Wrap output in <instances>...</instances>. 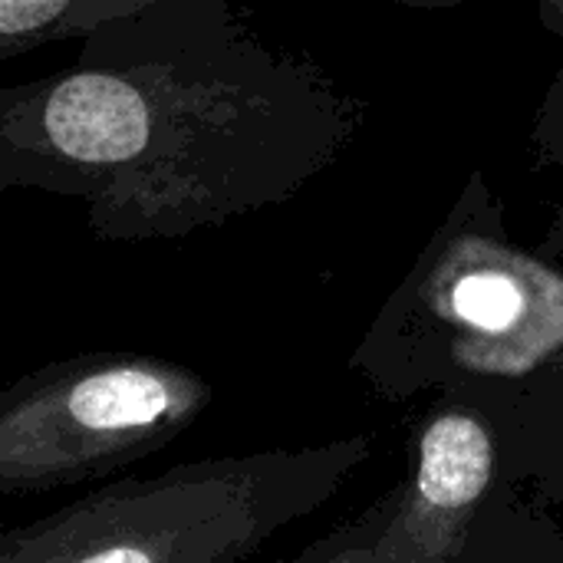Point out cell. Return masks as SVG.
Instances as JSON below:
<instances>
[{
	"label": "cell",
	"mask_w": 563,
	"mask_h": 563,
	"mask_svg": "<svg viewBox=\"0 0 563 563\" xmlns=\"http://www.w3.org/2000/svg\"><path fill=\"white\" fill-rule=\"evenodd\" d=\"M563 366V264L521 247L485 172L389 294L350 369L386 399L528 379Z\"/></svg>",
	"instance_id": "cell-2"
},
{
	"label": "cell",
	"mask_w": 563,
	"mask_h": 563,
	"mask_svg": "<svg viewBox=\"0 0 563 563\" xmlns=\"http://www.w3.org/2000/svg\"><path fill=\"white\" fill-rule=\"evenodd\" d=\"M538 16L544 30L563 43V0H538Z\"/></svg>",
	"instance_id": "cell-9"
},
{
	"label": "cell",
	"mask_w": 563,
	"mask_h": 563,
	"mask_svg": "<svg viewBox=\"0 0 563 563\" xmlns=\"http://www.w3.org/2000/svg\"><path fill=\"white\" fill-rule=\"evenodd\" d=\"M561 373H563V366H561Z\"/></svg>",
	"instance_id": "cell-11"
},
{
	"label": "cell",
	"mask_w": 563,
	"mask_h": 563,
	"mask_svg": "<svg viewBox=\"0 0 563 563\" xmlns=\"http://www.w3.org/2000/svg\"><path fill=\"white\" fill-rule=\"evenodd\" d=\"M501 452L468 389H449L419 422L409 475L360 518L303 548L300 563H455L468 558Z\"/></svg>",
	"instance_id": "cell-5"
},
{
	"label": "cell",
	"mask_w": 563,
	"mask_h": 563,
	"mask_svg": "<svg viewBox=\"0 0 563 563\" xmlns=\"http://www.w3.org/2000/svg\"><path fill=\"white\" fill-rule=\"evenodd\" d=\"M548 257H554V261H561L563 264V205L548 218V228H544V238H541V244H538Z\"/></svg>",
	"instance_id": "cell-8"
},
{
	"label": "cell",
	"mask_w": 563,
	"mask_h": 563,
	"mask_svg": "<svg viewBox=\"0 0 563 563\" xmlns=\"http://www.w3.org/2000/svg\"><path fill=\"white\" fill-rule=\"evenodd\" d=\"M363 119L353 92L234 0H172L0 92V188L79 201L99 241H181L294 201Z\"/></svg>",
	"instance_id": "cell-1"
},
{
	"label": "cell",
	"mask_w": 563,
	"mask_h": 563,
	"mask_svg": "<svg viewBox=\"0 0 563 563\" xmlns=\"http://www.w3.org/2000/svg\"><path fill=\"white\" fill-rule=\"evenodd\" d=\"M528 148L538 172H563V66L544 89L528 135Z\"/></svg>",
	"instance_id": "cell-7"
},
{
	"label": "cell",
	"mask_w": 563,
	"mask_h": 563,
	"mask_svg": "<svg viewBox=\"0 0 563 563\" xmlns=\"http://www.w3.org/2000/svg\"><path fill=\"white\" fill-rule=\"evenodd\" d=\"M214 386L165 356L86 353L0 393V492L46 495L106 478L181 439Z\"/></svg>",
	"instance_id": "cell-4"
},
{
	"label": "cell",
	"mask_w": 563,
	"mask_h": 563,
	"mask_svg": "<svg viewBox=\"0 0 563 563\" xmlns=\"http://www.w3.org/2000/svg\"><path fill=\"white\" fill-rule=\"evenodd\" d=\"M165 3L172 0H0V59L10 63L49 43L86 40L99 26Z\"/></svg>",
	"instance_id": "cell-6"
},
{
	"label": "cell",
	"mask_w": 563,
	"mask_h": 563,
	"mask_svg": "<svg viewBox=\"0 0 563 563\" xmlns=\"http://www.w3.org/2000/svg\"><path fill=\"white\" fill-rule=\"evenodd\" d=\"M393 3H402L412 10H452V7H462L465 0H393Z\"/></svg>",
	"instance_id": "cell-10"
},
{
	"label": "cell",
	"mask_w": 563,
	"mask_h": 563,
	"mask_svg": "<svg viewBox=\"0 0 563 563\" xmlns=\"http://www.w3.org/2000/svg\"><path fill=\"white\" fill-rule=\"evenodd\" d=\"M369 455L373 435L356 432L112 482L3 531L0 563H241L320 511Z\"/></svg>",
	"instance_id": "cell-3"
}]
</instances>
